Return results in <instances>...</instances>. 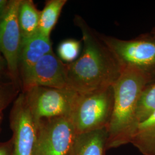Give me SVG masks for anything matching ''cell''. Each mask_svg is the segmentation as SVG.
Segmentation results:
<instances>
[{"instance_id":"6da1fadb","label":"cell","mask_w":155,"mask_h":155,"mask_svg":"<svg viewBox=\"0 0 155 155\" xmlns=\"http://www.w3.org/2000/svg\"><path fill=\"white\" fill-rule=\"evenodd\" d=\"M79 25L82 32L83 50L78 59L67 64L68 88L78 94L110 88L118 77L121 66L83 23Z\"/></svg>"},{"instance_id":"7a4b0ae2","label":"cell","mask_w":155,"mask_h":155,"mask_svg":"<svg viewBox=\"0 0 155 155\" xmlns=\"http://www.w3.org/2000/svg\"><path fill=\"white\" fill-rule=\"evenodd\" d=\"M149 78L147 70L133 66H121L111 86L113 104L107 127V149L125 144L134 127L136 107Z\"/></svg>"},{"instance_id":"3957f363","label":"cell","mask_w":155,"mask_h":155,"mask_svg":"<svg viewBox=\"0 0 155 155\" xmlns=\"http://www.w3.org/2000/svg\"><path fill=\"white\" fill-rule=\"evenodd\" d=\"M113 104L112 87L78 94L70 117L77 134L107 127Z\"/></svg>"},{"instance_id":"277c9868","label":"cell","mask_w":155,"mask_h":155,"mask_svg":"<svg viewBox=\"0 0 155 155\" xmlns=\"http://www.w3.org/2000/svg\"><path fill=\"white\" fill-rule=\"evenodd\" d=\"M38 123L56 117H70L78 93L71 89L35 86L22 91Z\"/></svg>"},{"instance_id":"5b68a950","label":"cell","mask_w":155,"mask_h":155,"mask_svg":"<svg viewBox=\"0 0 155 155\" xmlns=\"http://www.w3.org/2000/svg\"><path fill=\"white\" fill-rule=\"evenodd\" d=\"M77 135L70 117L41 120L33 155H69Z\"/></svg>"},{"instance_id":"8992f818","label":"cell","mask_w":155,"mask_h":155,"mask_svg":"<svg viewBox=\"0 0 155 155\" xmlns=\"http://www.w3.org/2000/svg\"><path fill=\"white\" fill-rule=\"evenodd\" d=\"M20 2V0H11L0 20V51L7 63L8 77L19 89L21 87L19 58L22 41L17 17Z\"/></svg>"},{"instance_id":"52a82bcc","label":"cell","mask_w":155,"mask_h":155,"mask_svg":"<svg viewBox=\"0 0 155 155\" xmlns=\"http://www.w3.org/2000/svg\"><path fill=\"white\" fill-rule=\"evenodd\" d=\"M9 122L12 132V155H33L38 125L23 93L14 101Z\"/></svg>"},{"instance_id":"ba28073f","label":"cell","mask_w":155,"mask_h":155,"mask_svg":"<svg viewBox=\"0 0 155 155\" xmlns=\"http://www.w3.org/2000/svg\"><path fill=\"white\" fill-rule=\"evenodd\" d=\"M35 86L68 88L67 64L53 51L44 56L21 79L22 91Z\"/></svg>"},{"instance_id":"9c48e42d","label":"cell","mask_w":155,"mask_h":155,"mask_svg":"<svg viewBox=\"0 0 155 155\" xmlns=\"http://www.w3.org/2000/svg\"><path fill=\"white\" fill-rule=\"evenodd\" d=\"M108 50L121 66H133L145 70L155 66V42L150 40H105Z\"/></svg>"},{"instance_id":"30bf717a","label":"cell","mask_w":155,"mask_h":155,"mask_svg":"<svg viewBox=\"0 0 155 155\" xmlns=\"http://www.w3.org/2000/svg\"><path fill=\"white\" fill-rule=\"evenodd\" d=\"M52 43L38 31L31 38L22 39L19 58V72L21 79L44 56L52 52Z\"/></svg>"},{"instance_id":"8fae6325","label":"cell","mask_w":155,"mask_h":155,"mask_svg":"<svg viewBox=\"0 0 155 155\" xmlns=\"http://www.w3.org/2000/svg\"><path fill=\"white\" fill-rule=\"evenodd\" d=\"M107 127L77 134L69 155H104Z\"/></svg>"},{"instance_id":"7c38bea8","label":"cell","mask_w":155,"mask_h":155,"mask_svg":"<svg viewBox=\"0 0 155 155\" xmlns=\"http://www.w3.org/2000/svg\"><path fill=\"white\" fill-rule=\"evenodd\" d=\"M127 143H131L143 155H155V111L135 127L127 136Z\"/></svg>"},{"instance_id":"4fadbf2b","label":"cell","mask_w":155,"mask_h":155,"mask_svg":"<svg viewBox=\"0 0 155 155\" xmlns=\"http://www.w3.org/2000/svg\"><path fill=\"white\" fill-rule=\"evenodd\" d=\"M40 12L32 0H20L17 17L22 39L38 32Z\"/></svg>"},{"instance_id":"5bb4252c","label":"cell","mask_w":155,"mask_h":155,"mask_svg":"<svg viewBox=\"0 0 155 155\" xmlns=\"http://www.w3.org/2000/svg\"><path fill=\"white\" fill-rule=\"evenodd\" d=\"M66 0H50L46 2L40 12L39 32L50 38L51 31L58 21L61 10L66 4Z\"/></svg>"},{"instance_id":"9a60e30c","label":"cell","mask_w":155,"mask_h":155,"mask_svg":"<svg viewBox=\"0 0 155 155\" xmlns=\"http://www.w3.org/2000/svg\"><path fill=\"white\" fill-rule=\"evenodd\" d=\"M154 111H155V83L144 89L140 96L135 112L133 129L137 124L144 121Z\"/></svg>"},{"instance_id":"2e32d148","label":"cell","mask_w":155,"mask_h":155,"mask_svg":"<svg viewBox=\"0 0 155 155\" xmlns=\"http://www.w3.org/2000/svg\"><path fill=\"white\" fill-rule=\"evenodd\" d=\"M81 43L74 39H67L62 41L58 48L59 58L61 61L68 63L76 60L79 54Z\"/></svg>"},{"instance_id":"e0dca14e","label":"cell","mask_w":155,"mask_h":155,"mask_svg":"<svg viewBox=\"0 0 155 155\" xmlns=\"http://www.w3.org/2000/svg\"><path fill=\"white\" fill-rule=\"evenodd\" d=\"M19 88L12 82L0 81V114L13 101L16 100Z\"/></svg>"},{"instance_id":"ac0fdd59","label":"cell","mask_w":155,"mask_h":155,"mask_svg":"<svg viewBox=\"0 0 155 155\" xmlns=\"http://www.w3.org/2000/svg\"><path fill=\"white\" fill-rule=\"evenodd\" d=\"M12 141L9 140L5 142H0V155H12Z\"/></svg>"},{"instance_id":"d6986e66","label":"cell","mask_w":155,"mask_h":155,"mask_svg":"<svg viewBox=\"0 0 155 155\" xmlns=\"http://www.w3.org/2000/svg\"><path fill=\"white\" fill-rule=\"evenodd\" d=\"M2 75L8 76V70L5 59L0 51V75Z\"/></svg>"},{"instance_id":"ffe728a7","label":"cell","mask_w":155,"mask_h":155,"mask_svg":"<svg viewBox=\"0 0 155 155\" xmlns=\"http://www.w3.org/2000/svg\"><path fill=\"white\" fill-rule=\"evenodd\" d=\"M11 0H0V20L5 15Z\"/></svg>"},{"instance_id":"44dd1931","label":"cell","mask_w":155,"mask_h":155,"mask_svg":"<svg viewBox=\"0 0 155 155\" xmlns=\"http://www.w3.org/2000/svg\"><path fill=\"white\" fill-rule=\"evenodd\" d=\"M2 117H3V114H0V132H1V123H2Z\"/></svg>"}]
</instances>
